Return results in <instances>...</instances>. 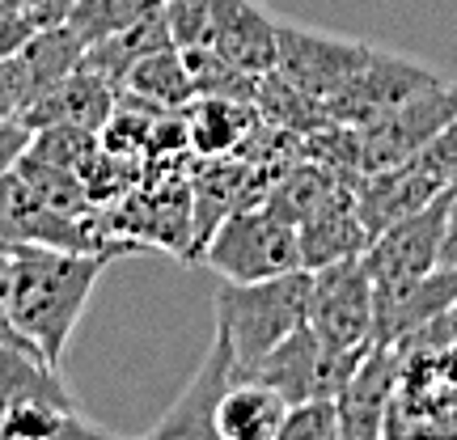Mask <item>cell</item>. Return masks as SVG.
Here are the masks:
<instances>
[{"label": "cell", "instance_id": "obj_7", "mask_svg": "<svg viewBox=\"0 0 457 440\" xmlns=\"http://www.w3.org/2000/svg\"><path fill=\"white\" fill-rule=\"evenodd\" d=\"M369 51L373 47L356 43V38H339V34H327V30L276 21V68L271 72H279L301 94L330 102L364 68Z\"/></svg>", "mask_w": 457, "mask_h": 440}, {"label": "cell", "instance_id": "obj_23", "mask_svg": "<svg viewBox=\"0 0 457 440\" xmlns=\"http://www.w3.org/2000/svg\"><path fill=\"white\" fill-rule=\"evenodd\" d=\"M17 174L26 178V187H30L34 195L43 199L47 208H55V212L64 216H94V195H89V187H85V178L77 174V170H68V165H55V162H43V157H34V153H26L21 162H17Z\"/></svg>", "mask_w": 457, "mask_h": 440}, {"label": "cell", "instance_id": "obj_17", "mask_svg": "<svg viewBox=\"0 0 457 440\" xmlns=\"http://www.w3.org/2000/svg\"><path fill=\"white\" fill-rule=\"evenodd\" d=\"M162 47H179V43H174L170 21H165V9H162V0H157L140 21H131L128 30L111 34V38H102V43H89L81 64L102 72L111 85L123 89V77L131 72V64L145 60V55H153V51H162Z\"/></svg>", "mask_w": 457, "mask_h": 440}, {"label": "cell", "instance_id": "obj_6", "mask_svg": "<svg viewBox=\"0 0 457 440\" xmlns=\"http://www.w3.org/2000/svg\"><path fill=\"white\" fill-rule=\"evenodd\" d=\"M360 360H364V352H335L305 322L279 347H271L250 377H262L293 407H301V403H335L343 394V386L352 381Z\"/></svg>", "mask_w": 457, "mask_h": 440}, {"label": "cell", "instance_id": "obj_12", "mask_svg": "<svg viewBox=\"0 0 457 440\" xmlns=\"http://www.w3.org/2000/svg\"><path fill=\"white\" fill-rule=\"evenodd\" d=\"M237 381V369H233V356H228V343L220 335H212L208 352L199 360L195 377L187 381V390L170 403L153 436L162 440H216V428H212V415H216V403L220 394Z\"/></svg>", "mask_w": 457, "mask_h": 440}, {"label": "cell", "instance_id": "obj_20", "mask_svg": "<svg viewBox=\"0 0 457 440\" xmlns=\"http://www.w3.org/2000/svg\"><path fill=\"white\" fill-rule=\"evenodd\" d=\"M17 60L26 68V77H30V89H34V102L47 94L51 85H60L68 72H77L85 60V43L81 34L72 30V26H47V30H34L21 51H17ZM30 102V106H34Z\"/></svg>", "mask_w": 457, "mask_h": 440}, {"label": "cell", "instance_id": "obj_15", "mask_svg": "<svg viewBox=\"0 0 457 440\" xmlns=\"http://www.w3.org/2000/svg\"><path fill=\"white\" fill-rule=\"evenodd\" d=\"M296 237H301V267L305 271H318V267H330L343 259H360L369 245V228L356 212L352 182H343L310 220H301Z\"/></svg>", "mask_w": 457, "mask_h": 440}, {"label": "cell", "instance_id": "obj_26", "mask_svg": "<svg viewBox=\"0 0 457 440\" xmlns=\"http://www.w3.org/2000/svg\"><path fill=\"white\" fill-rule=\"evenodd\" d=\"M34 102V89H30V77L17 55H4L0 60V119H21L30 111Z\"/></svg>", "mask_w": 457, "mask_h": 440}, {"label": "cell", "instance_id": "obj_32", "mask_svg": "<svg viewBox=\"0 0 457 440\" xmlns=\"http://www.w3.org/2000/svg\"><path fill=\"white\" fill-rule=\"evenodd\" d=\"M441 267H449V271H457V187H453V195H449V216H445Z\"/></svg>", "mask_w": 457, "mask_h": 440}, {"label": "cell", "instance_id": "obj_11", "mask_svg": "<svg viewBox=\"0 0 457 440\" xmlns=\"http://www.w3.org/2000/svg\"><path fill=\"white\" fill-rule=\"evenodd\" d=\"M373 343H403L407 335L424 330L428 322H436L441 313H449L457 305V271L436 267L428 276L403 279L390 288H373Z\"/></svg>", "mask_w": 457, "mask_h": 440}, {"label": "cell", "instance_id": "obj_34", "mask_svg": "<svg viewBox=\"0 0 457 440\" xmlns=\"http://www.w3.org/2000/svg\"><path fill=\"white\" fill-rule=\"evenodd\" d=\"M162 4H165V0H162Z\"/></svg>", "mask_w": 457, "mask_h": 440}, {"label": "cell", "instance_id": "obj_21", "mask_svg": "<svg viewBox=\"0 0 457 440\" xmlns=\"http://www.w3.org/2000/svg\"><path fill=\"white\" fill-rule=\"evenodd\" d=\"M259 106L242 98H195L187 106V128H191V148L204 157H220L233 145H242L245 131L254 128Z\"/></svg>", "mask_w": 457, "mask_h": 440}, {"label": "cell", "instance_id": "obj_18", "mask_svg": "<svg viewBox=\"0 0 457 440\" xmlns=\"http://www.w3.org/2000/svg\"><path fill=\"white\" fill-rule=\"evenodd\" d=\"M30 398H51V403L77 407V398L68 394L60 369H51L47 360L30 356V352H21V347L0 343V419L13 407L30 403Z\"/></svg>", "mask_w": 457, "mask_h": 440}, {"label": "cell", "instance_id": "obj_3", "mask_svg": "<svg viewBox=\"0 0 457 440\" xmlns=\"http://www.w3.org/2000/svg\"><path fill=\"white\" fill-rule=\"evenodd\" d=\"M195 259L208 262L225 284H259L301 271V237L296 225L271 208H237L212 228Z\"/></svg>", "mask_w": 457, "mask_h": 440}, {"label": "cell", "instance_id": "obj_28", "mask_svg": "<svg viewBox=\"0 0 457 440\" xmlns=\"http://www.w3.org/2000/svg\"><path fill=\"white\" fill-rule=\"evenodd\" d=\"M30 140H34V128L26 119H0V178L17 170V162L26 157Z\"/></svg>", "mask_w": 457, "mask_h": 440}, {"label": "cell", "instance_id": "obj_19", "mask_svg": "<svg viewBox=\"0 0 457 440\" xmlns=\"http://www.w3.org/2000/svg\"><path fill=\"white\" fill-rule=\"evenodd\" d=\"M123 94L148 102V106H162V111H187L195 102V85L187 77L182 51L162 47L131 64V72L123 77Z\"/></svg>", "mask_w": 457, "mask_h": 440}, {"label": "cell", "instance_id": "obj_33", "mask_svg": "<svg viewBox=\"0 0 457 440\" xmlns=\"http://www.w3.org/2000/svg\"><path fill=\"white\" fill-rule=\"evenodd\" d=\"M114 440H119V436H114ZM136 440H162V436H153V432H148V436H136Z\"/></svg>", "mask_w": 457, "mask_h": 440}, {"label": "cell", "instance_id": "obj_2", "mask_svg": "<svg viewBox=\"0 0 457 440\" xmlns=\"http://www.w3.org/2000/svg\"><path fill=\"white\" fill-rule=\"evenodd\" d=\"M310 313V271H288L259 284H225L216 293V335L228 343L237 377H250Z\"/></svg>", "mask_w": 457, "mask_h": 440}, {"label": "cell", "instance_id": "obj_30", "mask_svg": "<svg viewBox=\"0 0 457 440\" xmlns=\"http://www.w3.org/2000/svg\"><path fill=\"white\" fill-rule=\"evenodd\" d=\"M30 34H34V26L26 21V17L0 9V60H4V55H17V51H21V43H26Z\"/></svg>", "mask_w": 457, "mask_h": 440}, {"label": "cell", "instance_id": "obj_16", "mask_svg": "<svg viewBox=\"0 0 457 440\" xmlns=\"http://www.w3.org/2000/svg\"><path fill=\"white\" fill-rule=\"evenodd\" d=\"M288 411L293 403L271 390L262 377H237L216 403V440H276Z\"/></svg>", "mask_w": 457, "mask_h": 440}, {"label": "cell", "instance_id": "obj_13", "mask_svg": "<svg viewBox=\"0 0 457 440\" xmlns=\"http://www.w3.org/2000/svg\"><path fill=\"white\" fill-rule=\"evenodd\" d=\"M114 106H119V85H111L94 68H77L68 72L60 85H51L43 98L34 102L30 111L21 114L34 131L38 128H77L102 136V128L111 123Z\"/></svg>", "mask_w": 457, "mask_h": 440}, {"label": "cell", "instance_id": "obj_25", "mask_svg": "<svg viewBox=\"0 0 457 440\" xmlns=\"http://www.w3.org/2000/svg\"><path fill=\"white\" fill-rule=\"evenodd\" d=\"M339 436V411L335 403H301L288 411L276 440H335Z\"/></svg>", "mask_w": 457, "mask_h": 440}, {"label": "cell", "instance_id": "obj_10", "mask_svg": "<svg viewBox=\"0 0 457 440\" xmlns=\"http://www.w3.org/2000/svg\"><path fill=\"white\" fill-rule=\"evenodd\" d=\"M449 191V182L436 178L420 157H411L403 165L390 170H373V174H356L352 178V195H356V212L369 228V242H373L381 228H390L394 220L428 208L436 195Z\"/></svg>", "mask_w": 457, "mask_h": 440}, {"label": "cell", "instance_id": "obj_14", "mask_svg": "<svg viewBox=\"0 0 457 440\" xmlns=\"http://www.w3.org/2000/svg\"><path fill=\"white\" fill-rule=\"evenodd\" d=\"M208 47L250 77H267L276 68V17H267L254 0H212Z\"/></svg>", "mask_w": 457, "mask_h": 440}, {"label": "cell", "instance_id": "obj_24", "mask_svg": "<svg viewBox=\"0 0 457 440\" xmlns=\"http://www.w3.org/2000/svg\"><path fill=\"white\" fill-rule=\"evenodd\" d=\"M153 4H157V0H77L68 26L81 34V43L89 47V43H102V38H111V34L128 30L131 21H140Z\"/></svg>", "mask_w": 457, "mask_h": 440}, {"label": "cell", "instance_id": "obj_27", "mask_svg": "<svg viewBox=\"0 0 457 440\" xmlns=\"http://www.w3.org/2000/svg\"><path fill=\"white\" fill-rule=\"evenodd\" d=\"M420 162H424L436 178H445L449 187H457V114L441 128V136L420 153Z\"/></svg>", "mask_w": 457, "mask_h": 440}, {"label": "cell", "instance_id": "obj_31", "mask_svg": "<svg viewBox=\"0 0 457 440\" xmlns=\"http://www.w3.org/2000/svg\"><path fill=\"white\" fill-rule=\"evenodd\" d=\"M47 440H114V436H111V432H106V428L89 424V419H85L81 411H77V415H68V419H64V428H60L55 436H47Z\"/></svg>", "mask_w": 457, "mask_h": 440}, {"label": "cell", "instance_id": "obj_8", "mask_svg": "<svg viewBox=\"0 0 457 440\" xmlns=\"http://www.w3.org/2000/svg\"><path fill=\"white\" fill-rule=\"evenodd\" d=\"M449 195L453 187L436 195L428 208L394 220L390 228H381L373 242L364 245V271L373 276V288H390L403 279L428 276L441 267V242H445V216H449Z\"/></svg>", "mask_w": 457, "mask_h": 440}, {"label": "cell", "instance_id": "obj_29", "mask_svg": "<svg viewBox=\"0 0 457 440\" xmlns=\"http://www.w3.org/2000/svg\"><path fill=\"white\" fill-rule=\"evenodd\" d=\"M77 9V0H21V17L30 21L34 30H47V26H64Z\"/></svg>", "mask_w": 457, "mask_h": 440}, {"label": "cell", "instance_id": "obj_22", "mask_svg": "<svg viewBox=\"0 0 457 440\" xmlns=\"http://www.w3.org/2000/svg\"><path fill=\"white\" fill-rule=\"evenodd\" d=\"M343 174H335V170H327V165H301V170H288L284 178L267 191V199H262V208H271L276 216H284L288 225H301V220H310L322 203H327L335 191H339Z\"/></svg>", "mask_w": 457, "mask_h": 440}, {"label": "cell", "instance_id": "obj_5", "mask_svg": "<svg viewBox=\"0 0 457 440\" xmlns=\"http://www.w3.org/2000/svg\"><path fill=\"white\" fill-rule=\"evenodd\" d=\"M373 276L360 259H343L310 271V313L305 322L335 352L373 347Z\"/></svg>", "mask_w": 457, "mask_h": 440}, {"label": "cell", "instance_id": "obj_1", "mask_svg": "<svg viewBox=\"0 0 457 440\" xmlns=\"http://www.w3.org/2000/svg\"><path fill=\"white\" fill-rule=\"evenodd\" d=\"M13 245V242H9ZM111 254L94 250H55V245H13V288L9 313L21 339L51 369L64 364L68 339L81 322Z\"/></svg>", "mask_w": 457, "mask_h": 440}, {"label": "cell", "instance_id": "obj_9", "mask_svg": "<svg viewBox=\"0 0 457 440\" xmlns=\"http://www.w3.org/2000/svg\"><path fill=\"white\" fill-rule=\"evenodd\" d=\"M436 81H441L436 68L373 47L364 68L327 102V114H330V123L364 128V123H373L377 114L394 111L398 102H407L411 94H420V89H428V85H436Z\"/></svg>", "mask_w": 457, "mask_h": 440}, {"label": "cell", "instance_id": "obj_4", "mask_svg": "<svg viewBox=\"0 0 457 440\" xmlns=\"http://www.w3.org/2000/svg\"><path fill=\"white\" fill-rule=\"evenodd\" d=\"M457 114V81H436L398 102L394 111L377 114L373 123L356 128V170L373 174V170H390L411 157H420L441 128Z\"/></svg>", "mask_w": 457, "mask_h": 440}]
</instances>
